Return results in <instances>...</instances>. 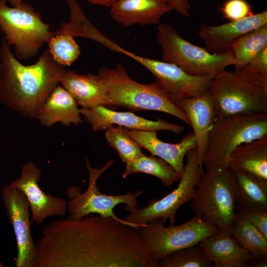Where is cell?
Wrapping results in <instances>:
<instances>
[{"instance_id": "1", "label": "cell", "mask_w": 267, "mask_h": 267, "mask_svg": "<svg viewBox=\"0 0 267 267\" xmlns=\"http://www.w3.org/2000/svg\"><path fill=\"white\" fill-rule=\"evenodd\" d=\"M36 246V267H159L138 227L98 215L54 220Z\"/></svg>"}, {"instance_id": "2", "label": "cell", "mask_w": 267, "mask_h": 267, "mask_svg": "<svg viewBox=\"0 0 267 267\" xmlns=\"http://www.w3.org/2000/svg\"><path fill=\"white\" fill-rule=\"evenodd\" d=\"M3 39L0 46V102L20 116L36 119L44 103L59 84L65 66L57 62L48 49L37 61L24 65Z\"/></svg>"}, {"instance_id": "3", "label": "cell", "mask_w": 267, "mask_h": 267, "mask_svg": "<svg viewBox=\"0 0 267 267\" xmlns=\"http://www.w3.org/2000/svg\"><path fill=\"white\" fill-rule=\"evenodd\" d=\"M97 75L105 86L109 106H122L132 111H160L172 115L190 126L185 113L156 82L148 85L139 83L132 79L119 63L112 68L101 67Z\"/></svg>"}, {"instance_id": "4", "label": "cell", "mask_w": 267, "mask_h": 267, "mask_svg": "<svg viewBox=\"0 0 267 267\" xmlns=\"http://www.w3.org/2000/svg\"><path fill=\"white\" fill-rule=\"evenodd\" d=\"M190 201L194 216L231 235L237 212L234 178L230 169L204 171Z\"/></svg>"}, {"instance_id": "5", "label": "cell", "mask_w": 267, "mask_h": 267, "mask_svg": "<svg viewBox=\"0 0 267 267\" xmlns=\"http://www.w3.org/2000/svg\"><path fill=\"white\" fill-rule=\"evenodd\" d=\"M267 135V113L217 118L208 134L203 160L206 170L228 168L230 153L237 146Z\"/></svg>"}, {"instance_id": "6", "label": "cell", "mask_w": 267, "mask_h": 267, "mask_svg": "<svg viewBox=\"0 0 267 267\" xmlns=\"http://www.w3.org/2000/svg\"><path fill=\"white\" fill-rule=\"evenodd\" d=\"M156 41L161 47L162 61L192 76L214 77L228 66L237 64L231 52L212 53L184 39L168 23L158 24Z\"/></svg>"}, {"instance_id": "7", "label": "cell", "mask_w": 267, "mask_h": 267, "mask_svg": "<svg viewBox=\"0 0 267 267\" xmlns=\"http://www.w3.org/2000/svg\"><path fill=\"white\" fill-rule=\"evenodd\" d=\"M0 0V29L4 39L14 49L16 57L27 60L36 56L43 45L54 36L50 25L29 3L9 7Z\"/></svg>"}, {"instance_id": "8", "label": "cell", "mask_w": 267, "mask_h": 267, "mask_svg": "<svg viewBox=\"0 0 267 267\" xmlns=\"http://www.w3.org/2000/svg\"><path fill=\"white\" fill-rule=\"evenodd\" d=\"M209 91L217 118L267 113V87L247 80L235 70L225 69L215 76Z\"/></svg>"}, {"instance_id": "9", "label": "cell", "mask_w": 267, "mask_h": 267, "mask_svg": "<svg viewBox=\"0 0 267 267\" xmlns=\"http://www.w3.org/2000/svg\"><path fill=\"white\" fill-rule=\"evenodd\" d=\"M114 163L113 160H109L101 168L95 169L91 166L88 158H86L89 176L88 188L85 192L82 193L79 186H70L66 190V194L70 199L67 202L69 218L80 219L90 214H96L105 217H111L134 227L142 226L120 219L115 214L113 209L120 204H125V209L128 212L138 208L136 198L144 193V190L134 193L130 191L124 194L107 195L101 193L96 186L99 177Z\"/></svg>"}, {"instance_id": "10", "label": "cell", "mask_w": 267, "mask_h": 267, "mask_svg": "<svg viewBox=\"0 0 267 267\" xmlns=\"http://www.w3.org/2000/svg\"><path fill=\"white\" fill-rule=\"evenodd\" d=\"M185 157L186 162L177 187L161 199H151L147 206L132 210L125 221L142 226L156 219L165 222L169 220L170 225L175 224L177 212L181 205L192 200L196 184L204 172L199 162L196 147L187 152Z\"/></svg>"}, {"instance_id": "11", "label": "cell", "mask_w": 267, "mask_h": 267, "mask_svg": "<svg viewBox=\"0 0 267 267\" xmlns=\"http://www.w3.org/2000/svg\"><path fill=\"white\" fill-rule=\"evenodd\" d=\"M162 219H154L139 229L154 259L159 261L167 255L199 244L220 230L194 216L178 225H164Z\"/></svg>"}, {"instance_id": "12", "label": "cell", "mask_w": 267, "mask_h": 267, "mask_svg": "<svg viewBox=\"0 0 267 267\" xmlns=\"http://www.w3.org/2000/svg\"><path fill=\"white\" fill-rule=\"evenodd\" d=\"M122 53L149 71L155 77V82L175 103L183 99L205 93L214 78L192 76L174 64L140 56L125 49Z\"/></svg>"}, {"instance_id": "13", "label": "cell", "mask_w": 267, "mask_h": 267, "mask_svg": "<svg viewBox=\"0 0 267 267\" xmlns=\"http://www.w3.org/2000/svg\"><path fill=\"white\" fill-rule=\"evenodd\" d=\"M1 200L15 236V267H36L37 253L32 236L29 203L19 190L5 185L1 189Z\"/></svg>"}, {"instance_id": "14", "label": "cell", "mask_w": 267, "mask_h": 267, "mask_svg": "<svg viewBox=\"0 0 267 267\" xmlns=\"http://www.w3.org/2000/svg\"><path fill=\"white\" fill-rule=\"evenodd\" d=\"M41 170L33 162L24 164L19 178L9 185L21 191L30 205L31 222L41 225L48 218L64 217L67 213L65 199L44 192L39 186Z\"/></svg>"}, {"instance_id": "15", "label": "cell", "mask_w": 267, "mask_h": 267, "mask_svg": "<svg viewBox=\"0 0 267 267\" xmlns=\"http://www.w3.org/2000/svg\"><path fill=\"white\" fill-rule=\"evenodd\" d=\"M267 24V10L249 15L242 19L218 25L202 24L198 35L205 48L215 54L231 52L235 43L242 37Z\"/></svg>"}, {"instance_id": "16", "label": "cell", "mask_w": 267, "mask_h": 267, "mask_svg": "<svg viewBox=\"0 0 267 267\" xmlns=\"http://www.w3.org/2000/svg\"><path fill=\"white\" fill-rule=\"evenodd\" d=\"M81 114L90 125L93 132L106 130L116 124L128 129L144 131H169L179 134L183 126L159 119L151 121L136 116L131 112H117L100 105L80 109Z\"/></svg>"}, {"instance_id": "17", "label": "cell", "mask_w": 267, "mask_h": 267, "mask_svg": "<svg viewBox=\"0 0 267 267\" xmlns=\"http://www.w3.org/2000/svg\"><path fill=\"white\" fill-rule=\"evenodd\" d=\"M128 135L141 147L145 148L152 155L157 156L169 164L177 173L183 171V160L190 150L196 147L192 132L184 135L177 143H170L159 139L156 131L128 129L124 128Z\"/></svg>"}, {"instance_id": "18", "label": "cell", "mask_w": 267, "mask_h": 267, "mask_svg": "<svg viewBox=\"0 0 267 267\" xmlns=\"http://www.w3.org/2000/svg\"><path fill=\"white\" fill-rule=\"evenodd\" d=\"M176 104L188 118L196 142L199 162L203 166L209 132L217 118L211 94L208 90L201 95L183 99Z\"/></svg>"}, {"instance_id": "19", "label": "cell", "mask_w": 267, "mask_h": 267, "mask_svg": "<svg viewBox=\"0 0 267 267\" xmlns=\"http://www.w3.org/2000/svg\"><path fill=\"white\" fill-rule=\"evenodd\" d=\"M173 10L165 0H118L111 7L112 18L125 27L157 25Z\"/></svg>"}, {"instance_id": "20", "label": "cell", "mask_w": 267, "mask_h": 267, "mask_svg": "<svg viewBox=\"0 0 267 267\" xmlns=\"http://www.w3.org/2000/svg\"><path fill=\"white\" fill-rule=\"evenodd\" d=\"M78 104L75 98L60 84L48 96L37 119L41 125L50 127L56 123L64 126L78 125L83 123Z\"/></svg>"}, {"instance_id": "21", "label": "cell", "mask_w": 267, "mask_h": 267, "mask_svg": "<svg viewBox=\"0 0 267 267\" xmlns=\"http://www.w3.org/2000/svg\"><path fill=\"white\" fill-rule=\"evenodd\" d=\"M201 246L215 267H247L250 254L231 235L221 231L201 241Z\"/></svg>"}, {"instance_id": "22", "label": "cell", "mask_w": 267, "mask_h": 267, "mask_svg": "<svg viewBox=\"0 0 267 267\" xmlns=\"http://www.w3.org/2000/svg\"><path fill=\"white\" fill-rule=\"evenodd\" d=\"M60 84L82 108L109 106L105 86L98 75L80 74L73 70H66L60 79Z\"/></svg>"}, {"instance_id": "23", "label": "cell", "mask_w": 267, "mask_h": 267, "mask_svg": "<svg viewBox=\"0 0 267 267\" xmlns=\"http://www.w3.org/2000/svg\"><path fill=\"white\" fill-rule=\"evenodd\" d=\"M227 167L267 182V135L237 146L229 156Z\"/></svg>"}, {"instance_id": "24", "label": "cell", "mask_w": 267, "mask_h": 267, "mask_svg": "<svg viewBox=\"0 0 267 267\" xmlns=\"http://www.w3.org/2000/svg\"><path fill=\"white\" fill-rule=\"evenodd\" d=\"M231 235L251 256L248 266L267 267V238L237 212Z\"/></svg>"}, {"instance_id": "25", "label": "cell", "mask_w": 267, "mask_h": 267, "mask_svg": "<svg viewBox=\"0 0 267 267\" xmlns=\"http://www.w3.org/2000/svg\"><path fill=\"white\" fill-rule=\"evenodd\" d=\"M70 19L63 22L54 35L66 34L73 37H81L97 42L110 50L119 52L121 46L99 31L87 19L77 0H67Z\"/></svg>"}, {"instance_id": "26", "label": "cell", "mask_w": 267, "mask_h": 267, "mask_svg": "<svg viewBox=\"0 0 267 267\" xmlns=\"http://www.w3.org/2000/svg\"><path fill=\"white\" fill-rule=\"evenodd\" d=\"M231 171L234 178L236 207L267 211V182L245 172Z\"/></svg>"}, {"instance_id": "27", "label": "cell", "mask_w": 267, "mask_h": 267, "mask_svg": "<svg viewBox=\"0 0 267 267\" xmlns=\"http://www.w3.org/2000/svg\"><path fill=\"white\" fill-rule=\"evenodd\" d=\"M126 164L123 178L134 173H145L158 178L168 187L180 179V174L164 160L152 155L147 156L143 154Z\"/></svg>"}, {"instance_id": "28", "label": "cell", "mask_w": 267, "mask_h": 267, "mask_svg": "<svg viewBox=\"0 0 267 267\" xmlns=\"http://www.w3.org/2000/svg\"><path fill=\"white\" fill-rule=\"evenodd\" d=\"M267 45V24L263 25L240 38L231 52L236 59L235 70L247 65Z\"/></svg>"}, {"instance_id": "29", "label": "cell", "mask_w": 267, "mask_h": 267, "mask_svg": "<svg viewBox=\"0 0 267 267\" xmlns=\"http://www.w3.org/2000/svg\"><path fill=\"white\" fill-rule=\"evenodd\" d=\"M211 264L199 244L172 252L159 261L160 267H209Z\"/></svg>"}, {"instance_id": "30", "label": "cell", "mask_w": 267, "mask_h": 267, "mask_svg": "<svg viewBox=\"0 0 267 267\" xmlns=\"http://www.w3.org/2000/svg\"><path fill=\"white\" fill-rule=\"evenodd\" d=\"M105 135L108 143L116 150L124 163H128L143 154L141 147L127 134L122 126L109 128L106 130Z\"/></svg>"}, {"instance_id": "31", "label": "cell", "mask_w": 267, "mask_h": 267, "mask_svg": "<svg viewBox=\"0 0 267 267\" xmlns=\"http://www.w3.org/2000/svg\"><path fill=\"white\" fill-rule=\"evenodd\" d=\"M48 50L59 64L70 66L79 57V47L74 37L66 34L54 35L48 42Z\"/></svg>"}, {"instance_id": "32", "label": "cell", "mask_w": 267, "mask_h": 267, "mask_svg": "<svg viewBox=\"0 0 267 267\" xmlns=\"http://www.w3.org/2000/svg\"><path fill=\"white\" fill-rule=\"evenodd\" d=\"M220 10L224 18L234 21L250 15L251 7L245 0H227Z\"/></svg>"}, {"instance_id": "33", "label": "cell", "mask_w": 267, "mask_h": 267, "mask_svg": "<svg viewBox=\"0 0 267 267\" xmlns=\"http://www.w3.org/2000/svg\"><path fill=\"white\" fill-rule=\"evenodd\" d=\"M236 211L241 214L267 238V210L236 207Z\"/></svg>"}, {"instance_id": "34", "label": "cell", "mask_w": 267, "mask_h": 267, "mask_svg": "<svg viewBox=\"0 0 267 267\" xmlns=\"http://www.w3.org/2000/svg\"><path fill=\"white\" fill-rule=\"evenodd\" d=\"M251 69L267 75V45L247 65Z\"/></svg>"}, {"instance_id": "35", "label": "cell", "mask_w": 267, "mask_h": 267, "mask_svg": "<svg viewBox=\"0 0 267 267\" xmlns=\"http://www.w3.org/2000/svg\"><path fill=\"white\" fill-rule=\"evenodd\" d=\"M180 15L185 17L190 16V2L194 0H165Z\"/></svg>"}, {"instance_id": "36", "label": "cell", "mask_w": 267, "mask_h": 267, "mask_svg": "<svg viewBox=\"0 0 267 267\" xmlns=\"http://www.w3.org/2000/svg\"><path fill=\"white\" fill-rule=\"evenodd\" d=\"M89 2L106 7H111L118 0H86Z\"/></svg>"}, {"instance_id": "37", "label": "cell", "mask_w": 267, "mask_h": 267, "mask_svg": "<svg viewBox=\"0 0 267 267\" xmlns=\"http://www.w3.org/2000/svg\"><path fill=\"white\" fill-rule=\"evenodd\" d=\"M12 6H16L23 2V0H6Z\"/></svg>"}, {"instance_id": "38", "label": "cell", "mask_w": 267, "mask_h": 267, "mask_svg": "<svg viewBox=\"0 0 267 267\" xmlns=\"http://www.w3.org/2000/svg\"><path fill=\"white\" fill-rule=\"evenodd\" d=\"M3 267V265L0 260V267Z\"/></svg>"}]
</instances>
